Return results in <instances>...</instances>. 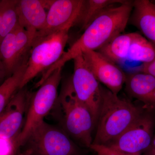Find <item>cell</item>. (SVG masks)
<instances>
[{
	"label": "cell",
	"mask_w": 155,
	"mask_h": 155,
	"mask_svg": "<svg viewBox=\"0 0 155 155\" xmlns=\"http://www.w3.org/2000/svg\"><path fill=\"white\" fill-rule=\"evenodd\" d=\"M133 1L110 6L97 16L84 32L73 45L65 51L60 60L42 75L46 79L56 69L63 68L68 61L88 51H97L112 39L122 34L129 22Z\"/></svg>",
	"instance_id": "obj_1"
},
{
	"label": "cell",
	"mask_w": 155,
	"mask_h": 155,
	"mask_svg": "<svg viewBox=\"0 0 155 155\" xmlns=\"http://www.w3.org/2000/svg\"><path fill=\"white\" fill-rule=\"evenodd\" d=\"M102 101L93 144L107 145L142 115L141 110L101 87Z\"/></svg>",
	"instance_id": "obj_2"
},
{
	"label": "cell",
	"mask_w": 155,
	"mask_h": 155,
	"mask_svg": "<svg viewBox=\"0 0 155 155\" xmlns=\"http://www.w3.org/2000/svg\"><path fill=\"white\" fill-rule=\"evenodd\" d=\"M70 27L35 37L19 89L40 73H44L60 60L65 52Z\"/></svg>",
	"instance_id": "obj_3"
},
{
	"label": "cell",
	"mask_w": 155,
	"mask_h": 155,
	"mask_svg": "<svg viewBox=\"0 0 155 155\" xmlns=\"http://www.w3.org/2000/svg\"><path fill=\"white\" fill-rule=\"evenodd\" d=\"M58 99L67 132L89 147L92 143V132L95 123L88 108L76 95L71 80L64 84Z\"/></svg>",
	"instance_id": "obj_4"
},
{
	"label": "cell",
	"mask_w": 155,
	"mask_h": 155,
	"mask_svg": "<svg viewBox=\"0 0 155 155\" xmlns=\"http://www.w3.org/2000/svg\"><path fill=\"white\" fill-rule=\"evenodd\" d=\"M62 68L55 70L34 95L24 125L17 138L19 147L27 142L32 131L43 121L55 104Z\"/></svg>",
	"instance_id": "obj_5"
},
{
	"label": "cell",
	"mask_w": 155,
	"mask_h": 155,
	"mask_svg": "<svg viewBox=\"0 0 155 155\" xmlns=\"http://www.w3.org/2000/svg\"><path fill=\"white\" fill-rule=\"evenodd\" d=\"M73 60L74 72L71 80L72 87L78 99L90 111L96 123L101 104V87L89 69L82 54Z\"/></svg>",
	"instance_id": "obj_6"
},
{
	"label": "cell",
	"mask_w": 155,
	"mask_h": 155,
	"mask_svg": "<svg viewBox=\"0 0 155 155\" xmlns=\"http://www.w3.org/2000/svg\"><path fill=\"white\" fill-rule=\"evenodd\" d=\"M27 141L37 155H75L77 152L65 133L45 121L32 131Z\"/></svg>",
	"instance_id": "obj_7"
},
{
	"label": "cell",
	"mask_w": 155,
	"mask_h": 155,
	"mask_svg": "<svg viewBox=\"0 0 155 155\" xmlns=\"http://www.w3.org/2000/svg\"><path fill=\"white\" fill-rule=\"evenodd\" d=\"M153 122L150 116L142 115L122 134L106 146L130 155H141L152 140Z\"/></svg>",
	"instance_id": "obj_8"
},
{
	"label": "cell",
	"mask_w": 155,
	"mask_h": 155,
	"mask_svg": "<svg viewBox=\"0 0 155 155\" xmlns=\"http://www.w3.org/2000/svg\"><path fill=\"white\" fill-rule=\"evenodd\" d=\"M35 34L18 25L0 43V60L6 72L12 74L29 54Z\"/></svg>",
	"instance_id": "obj_9"
},
{
	"label": "cell",
	"mask_w": 155,
	"mask_h": 155,
	"mask_svg": "<svg viewBox=\"0 0 155 155\" xmlns=\"http://www.w3.org/2000/svg\"><path fill=\"white\" fill-rule=\"evenodd\" d=\"M89 69L98 82L118 95L125 84L126 75L116 63L97 51H88L82 54Z\"/></svg>",
	"instance_id": "obj_10"
},
{
	"label": "cell",
	"mask_w": 155,
	"mask_h": 155,
	"mask_svg": "<svg viewBox=\"0 0 155 155\" xmlns=\"http://www.w3.org/2000/svg\"><path fill=\"white\" fill-rule=\"evenodd\" d=\"M85 1L84 0H54L48 10L44 27L37 32L41 36L62 28H72L79 22Z\"/></svg>",
	"instance_id": "obj_11"
},
{
	"label": "cell",
	"mask_w": 155,
	"mask_h": 155,
	"mask_svg": "<svg viewBox=\"0 0 155 155\" xmlns=\"http://www.w3.org/2000/svg\"><path fill=\"white\" fill-rule=\"evenodd\" d=\"M27 99L24 90L19 89L0 114V137L17 139L22 129Z\"/></svg>",
	"instance_id": "obj_12"
},
{
	"label": "cell",
	"mask_w": 155,
	"mask_h": 155,
	"mask_svg": "<svg viewBox=\"0 0 155 155\" xmlns=\"http://www.w3.org/2000/svg\"><path fill=\"white\" fill-rule=\"evenodd\" d=\"M54 0H19L17 10L19 24L32 33L36 34L44 27L48 11Z\"/></svg>",
	"instance_id": "obj_13"
},
{
	"label": "cell",
	"mask_w": 155,
	"mask_h": 155,
	"mask_svg": "<svg viewBox=\"0 0 155 155\" xmlns=\"http://www.w3.org/2000/svg\"><path fill=\"white\" fill-rule=\"evenodd\" d=\"M125 89L130 96L143 103L146 108H155V77L144 72L126 75Z\"/></svg>",
	"instance_id": "obj_14"
},
{
	"label": "cell",
	"mask_w": 155,
	"mask_h": 155,
	"mask_svg": "<svg viewBox=\"0 0 155 155\" xmlns=\"http://www.w3.org/2000/svg\"><path fill=\"white\" fill-rule=\"evenodd\" d=\"M129 21L155 47V4L149 0H136Z\"/></svg>",
	"instance_id": "obj_15"
},
{
	"label": "cell",
	"mask_w": 155,
	"mask_h": 155,
	"mask_svg": "<svg viewBox=\"0 0 155 155\" xmlns=\"http://www.w3.org/2000/svg\"><path fill=\"white\" fill-rule=\"evenodd\" d=\"M137 34H121L97 51L116 64L121 63L127 59L130 46Z\"/></svg>",
	"instance_id": "obj_16"
},
{
	"label": "cell",
	"mask_w": 155,
	"mask_h": 155,
	"mask_svg": "<svg viewBox=\"0 0 155 155\" xmlns=\"http://www.w3.org/2000/svg\"><path fill=\"white\" fill-rule=\"evenodd\" d=\"M27 59H25L12 75L0 85V114L20 88L26 69Z\"/></svg>",
	"instance_id": "obj_17"
},
{
	"label": "cell",
	"mask_w": 155,
	"mask_h": 155,
	"mask_svg": "<svg viewBox=\"0 0 155 155\" xmlns=\"http://www.w3.org/2000/svg\"><path fill=\"white\" fill-rule=\"evenodd\" d=\"M127 59L143 64L150 63L155 59V47L138 33L130 46Z\"/></svg>",
	"instance_id": "obj_18"
},
{
	"label": "cell",
	"mask_w": 155,
	"mask_h": 155,
	"mask_svg": "<svg viewBox=\"0 0 155 155\" xmlns=\"http://www.w3.org/2000/svg\"><path fill=\"white\" fill-rule=\"evenodd\" d=\"M17 1L2 0L0 1L2 8V17L0 26V43L4 38L19 25L17 10Z\"/></svg>",
	"instance_id": "obj_19"
},
{
	"label": "cell",
	"mask_w": 155,
	"mask_h": 155,
	"mask_svg": "<svg viewBox=\"0 0 155 155\" xmlns=\"http://www.w3.org/2000/svg\"><path fill=\"white\" fill-rule=\"evenodd\" d=\"M125 0H88L85 1L79 23L84 30L93 20L107 8L125 3Z\"/></svg>",
	"instance_id": "obj_20"
},
{
	"label": "cell",
	"mask_w": 155,
	"mask_h": 155,
	"mask_svg": "<svg viewBox=\"0 0 155 155\" xmlns=\"http://www.w3.org/2000/svg\"><path fill=\"white\" fill-rule=\"evenodd\" d=\"M20 147L17 139L0 137V155H14Z\"/></svg>",
	"instance_id": "obj_21"
},
{
	"label": "cell",
	"mask_w": 155,
	"mask_h": 155,
	"mask_svg": "<svg viewBox=\"0 0 155 155\" xmlns=\"http://www.w3.org/2000/svg\"><path fill=\"white\" fill-rule=\"evenodd\" d=\"M89 148L96 153L97 155H130L119 152L102 145L91 144Z\"/></svg>",
	"instance_id": "obj_22"
},
{
	"label": "cell",
	"mask_w": 155,
	"mask_h": 155,
	"mask_svg": "<svg viewBox=\"0 0 155 155\" xmlns=\"http://www.w3.org/2000/svg\"><path fill=\"white\" fill-rule=\"evenodd\" d=\"M139 72L148 73L155 77V59L150 63L143 64Z\"/></svg>",
	"instance_id": "obj_23"
},
{
	"label": "cell",
	"mask_w": 155,
	"mask_h": 155,
	"mask_svg": "<svg viewBox=\"0 0 155 155\" xmlns=\"http://www.w3.org/2000/svg\"><path fill=\"white\" fill-rule=\"evenodd\" d=\"M6 72L5 68L3 62L0 60V79L5 75Z\"/></svg>",
	"instance_id": "obj_24"
},
{
	"label": "cell",
	"mask_w": 155,
	"mask_h": 155,
	"mask_svg": "<svg viewBox=\"0 0 155 155\" xmlns=\"http://www.w3.org/2000/svg\"><path fill=\"white\" fill-rule=\"evenodd\" d=\"M33 154L32 150L31 148L28 149L24 151L23 152L20 153L19 155H32Z\"/></svg>",
	"instance_id": "obj_25"
},
{
	"label": "cell",
	"mask_w": 155,
	"mask_h": 155,
	"mask_svg": "<svg viewBox=\"0 0 155 155\" xmlns=\"http://www.w3.org/2000/svg\"><path fill=\"white\" fill-rule=\"evenodd\" d=\"M153 2H154V3H155V1H153Z\"/></svg>",
	"instance_id": "obj_26"
}]
</instances>
